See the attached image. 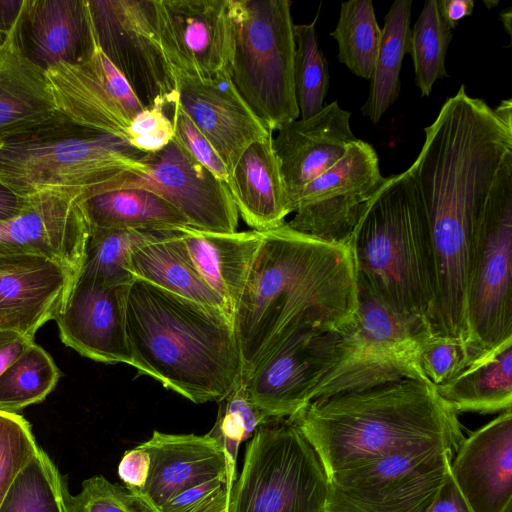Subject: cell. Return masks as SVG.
<instances>
[{
  "label": "cell",
  "mask_w": 512,
  "mask_h": 512,
  "mask_svg": "<svg viewBox=\"0 0 512 512\" xmlns=\"http://www.w3.org/2000/svg\"><path fill=\"white\" fill-rule=\"evenodd\" d=\"M149 472L150 455L141 444L127 450L118 465L119 478L132 497L145 488Z\"/></svg>",
  "instance_id": "cell-45"
},
{
  "label": "cell",
  "mask_w": 512,
  "mask_h": 512,
  "mask_svg": "<svg viewBox=\"0 0 512 512\" xmlns=\"http://www.w3.org/2000/svg\"><path fill=\"white\" fill-rule=\"evenodd\" d=\"M77 199L60 193L30 197L20 213L0 221V256H45L79 274L89 225Z\"/></svg>",
  "instance_id": "cell-20"
},
{
  "label": "cell",
  "mask_w": 512,
  "mask_h": 512,
  "mask_svg": "<svg viewBox=\"0 0 512 512\" xmlns=\"http://www.w3.org/2000/svg\"><path fill=\"white\" fill-rule=\"evenodd\" d=\"M219 403L217 418L207 433L223 451L226 462V484L230 495L237 479V454L242 442L249 440L257 428L270 419L249 399L246 387L240 383Z\"/></svg>",
  "instance_id": "cell-38"
},
{
  "label": "cell",
  "mask_w": 512,
  "mask_h": 512,
  "mask_svg": "<svg viewBox=\"0 0 512 512\" xmlns=\"http://www.w3.org/2000/svg\"><path fill=\"white\" fill-rule=\"evenodd\" d=\"M68 512H143L121 485L95 475L82 483L81 491L69 497Z\"/></svg>",
  "instance_id": "cell-42"
},
{
  "label": "cell",
  "mask_w": 512,
  "mask_h": 512,
  "mask_svg": "<svg viewBox=\"0 0 512 512\" xmlns=\"http://www.w3.org/2000/svg\"><path fill=\"white\" fill-rule=\"evenodd\" d=\"M223 491H228L226 478L220 476L183 490L164 503L159 512H181Z\"/></svg>",
  "instance_id": "cell-46"
},
{
  "label": "cell",
  "mask_w": 512,
  "mask_h": 512,
  "mask_svg": "<svg viewBox=\"0 0 512 512\" xmlns=\"http://www.w3.org/2000/svg\"><path fill=\"white\" fill-rule=\"evenodd\" d=\"M429 332L426 322L396 314L358 285L353 321L327 332V368L312 400L401 379L429 382L418 365Z\"/></svg>",
  "instance_id": "cell-8"
},
{
  "label": "cell",
  "mask_w": 512,
  "mask_h": 512,
  "mask_svg": "<svg viewBox=\"0 0 512 512\" xmlns=\"http://www.w3.org/2000/svg\"><path fill=\"white\" fill-rule=\"evenodd\" d=\"M435 387L456 413L511 409L512 338L475 357L455 377Z\"/></svg>",
  "instance_id": "cell-30"
},
{
  "label": "cell",
  "mask_w": 512,
  "mask_h": 512,
  "mask_svg": "<svg viewBox=\"0 0 512 512\" xmlns=\"http://www.w3.org/2000/svg\"><path fill=\"white\" fill-rule=\"evenodd\" d=\"M160 41L172 71L212 78L228 70L231 0H156Z\"/></svg>",
  "instance_id": "cell-16"
},
{
  "label": "cell",
  "mask_w": 512,
  "mask_h": 512,
  "mask_svg": "<svg viewBox=\"0 0 512 512\" xmlns=\"http://www.w3.org/2000/svg\"><path fill=\"white\" fill-rule=\"evenodd\" d=\"M385 181L376 150L357 139L333 167L289 196L295 215L287 225L324 241L348 245Z\"/></svg>",
  "instance_id": "cell-13"
},
{
  "label": "cell",
  "mask_w": 512,
  "mask_h": 512,
  "mask_svg": "<svg viewBox=\"0 0 512 512\" xmlns=\"http://www.w3.org/2000/svg\"><path fill=\"white\" fill-rule=\"evenodd\" d=\"M457 414L433 384L401 379L318 397L288 419L329 476L419 448L456 451L465 438Z\"/></svg>",
  "instance_id": "cell-3"
},
{
  "label": "cell",
  "mask_w": 512,
  "mask_h": 512,
  "mask_svg": "<svg viewBox=\"0 0 512 512\" xmlns=\"http://www.w3.org/2000/svg\"><path fill=\"white\" fill-rule=\"evenodd\" d=\"M326 333L297 328L243 383L249 399L267 419L290 418L312 401L327 367Z\"/></svg>",
  "instance_id": "cell-17"
},
{
  "label": "cell",
  "mask_w": 512,
  "mask_h": 512,
  "mask_svg": "<svg viewBox=\"0 0 512 512\" xmlns=\"http://www.w3.org/2000/svg\"><path fill=\"white\" fill-rule=\"evenodd\" d=\"M262 239L233 313L242 382L294 330L333 332L358 307L351 249L290 228L261 231Z\"/></svg>",
  "instance_id": "cell-2"
},
{
  "label": "cell",
  "mask_w": 512,
  "mask_h": 512,
  "mask_svg": "<svg viewBox=\"0 0 512 512\" xmlns=\"http://www.w3.org/2000/svg\"><path fill=\"white\" fill-rule=\"evenodd\" d=\"M454 452L419 448L333 473L326 512H425L450 471Z\"/></svg>",
  "instance_id": "cell-11"
},
{
  "label": "cell",
  "mask_w": 512,
  "mask_h": 512,
  "mask_svg": "<svg viewBox=\"0 0 512 512\" xmlns=\"http://www.w3.org/2000/svg\"><path fill=\"white\" fill-rule=\"evenodd\" d=\"M77 275L45 256H0V329L34 338L55 320Z\"/></svg>",
  "instance_id": "cell-21"
},
{
  "label": "cell",
  "mask_w": 512,
  "mask_h": 512,
  "mask_svg": "<svg viewBox=\"0 0 512 512\" xmlns=\"http://www.w3.org/2000/svg\"><path fill=\"white\" fill-rule=\"evenodd\" d=\"M11 34L22 55L44 71L81 63L97 47L87 0H23Z\"/></svg>",
  "instance_id": "cell-22"
},
{
  "label": "cell",
  "mask_w": 512,
  "mask_h": 512,
  "mask_svg": "<svg viewBox=\"0 0 512 512\" xmlns=\"http://www.w3.org/2000/svg\"><path fill=\"white\" fill-rule=\"evenodd\" d=\"M467 320L472 359L512 338V153L502 162L474 226Z\"/></svg>",
  "instance_id": "cell-10"
},
{
  "label": "cell",
  "mask_w": 512,
  "mask_h": 512,
  "mask_svg": "<svg viewBox=\"0 0 512 512\" xmlns=\"http://www.w3.org/2000/svg\"><path fill=\"white\" fill-rule=\"evenodd\" d=\"M46 75L58 111L79 126L127 140L130 121L145 108L98 45L87 60L58 63Z\"/></svg>",
  "instance_id": "cell-15"
},
{
  "label": "cell",
  "mask_w": 512,
  "mask_h": 512,
  "mask_svg": "<svg viewBox=\"0 0 512 512\" xmlns=\"http://www.w3.org/2000/svg\"><path fill=\"white\" fill-rule=\"evenodd\" d=\"M166 107L163 103H155L130 121L127 140L132 147L143 153H153L172 141L174 127L165 112Z\"/></svg>",
  "instance_id": "cell-44"
},
{
  "label": "cell",
  "mask_w": 512,
  "mask_h": 512,
  "mask_svg": "<svg viewBox=\"0 0 512 512\" xmlns=\"http://www.w3.org/2000/svg\"><path fill=\"white\" fill-rule=\"evenodd\" d=\"M29 198H21L0 184V221L20 213Z\"/></svg>",
  "instance_id": "cell-51"
},
{
  "label": "cell",
  "mask_w": 512,
  "mask_h": 512,
  "mask_svg": "<svg viewBox=\"0 0 512 512\" xmlns=\"http://www.w3.org/2000/svg\"><path fill=\"white\" fill-rule=\"evenodd\" d=\"M407 169L422 205L434 262V317L448 324L467 317L472 234L505 157L512 153V101L496 108L461 85L425 129Z\"/></svg>",
  "instance_id": "cell-1"
},
{
  "label": "cell",
  "mask_w": 512,
  "mask_h": 512,
  "mask_svg": "<svg viewBox=\"0 0 512 512\" xmlns=\"http://www.w3.org/2000/svg\"><path fill=\"white\" fill-rule=\"evenodd\" d=\"M87 5L97 45L143 106L171 107L176 84L160 41L156 0H87Z\"/></svg>",
  "instance_id": "cell-12"
},
{
  "label": "cell",
  "mask_w": 512,
  "mask_h": 512,
  "mask_svg": "<svg viewBox=\"0 0 512 512\" xmlns=\"http://www.w3.org/2000/svg\"><path fill=\"white\" fill-rule=\"evenodd\" d=\"M425 512H472L452 479L450 471Z\"/></svg>",
  "instance_id": "cell-47"
},
{
  "label": "cell",
  "mask_w": 512,
  "mask_h": 512,
  "mask_svg": "<svg viewBox=\"0 0 512 512\" xmlns=\"http://www.w3.org/2000/svg\"><path fill=\"white\" fill-rule=\"evenodd\" d=\"M22 3L23 0H0V45L12 30Z\"/></svg>",
  "instance_id": "cell-50"
},
{
  "label": "cell",
  "mask_w": 512,
  "mask_h": 512,
  "mask_svg": "<svg viewBox=\"0 0 512 512\" xmlns=\"http://www.w3.org/2000/svg\"><path fill=\"white\" fill-rule=\"evenodd\" d=\"M130 271L135 279L204 305L223 309L230 315L223 300L196 271L179 230L171 231L165 237L135 249L130 258Z\"/></svg>",
  "instance_id": "cell-31"
},
{
  "label": "cell",
  "mask_w": 512,
  "mask_h": 512,
  "mask_svg": "<svg viewBox=\"0 0 512 512\" xmlns=\"http://www.w3.org/2000/svg\"><path fill=\"white\" fill-rule=\"evenodd\" d=\"M471 361L469 346L459 339L429 332L420 342L418 365L424 377L434 386L455 377Z\"/></svg>",
  "instance_id": "cell-41"
},
{
  "label": "cell",
  "mask_w": 512,
  "mask_h": 512,
  "mask_svg": "<svg viewBox=\"0 0 512 512\" xmlns=\"http://www.w3.org/2000/svg\"><path fill=\"white\" fill-rule=\"evenodd\" d=\"M145 153L126 139L79 126L64 115L0 143V184L21 198L78 197L123 172L143 171Z\"/></svg>",
  "instance_id": "cell-6"
},
{
  "label": "cell",
  "mask_w": 512,
  "mask_h": 512,
  "mask_svg": "<svg viewBox=\"0 0 512 512\" xmlns=\"http://www.w3.org/2000/svg\"><path fill=\"white\" fill-rule=\"evenodd\" d=\"M143 162V171L123 172L90 188L146 189L169 202L190 227L222 233L236 231L239 214L228 186L175 138L163 149L145 153Z\"/></svg>",
  "instance_id": "cell-14"
},
{
  "label": "cell",
  "mask_w": 512,
  "mask_h": 512,
  "mask_svg": "<svg viewBox=\"0 0 512 512\" xmlns=\"http://www.w3.org/2000/svg\"><path fill=\"white\" fill-rule=\"evenodd\" d=\"M412 0H396L384 19L381 39L366 102L361 108L364 116L377 124L397 100L400 90V71L410 32Z\"/></svg>",
  "instance_id": "cell-32"
},
{
  "label": "cell",
  "mask_w": 512,
  "mask_h": 512,
  "mask_svg": "<svg viewBox=\"0 0 512 512\" xmlns=\"http://www.w3.org/2000/svg\"><path fill=\"white\" fill-rule=\"evenodd\" d=\"M141 445L150 455V472L145 488L133 498L143 512H159L183 490L220 476L226 478L223 451L207 434L155 430Z\"/></svg>",
  "instance_id": "cell-25"
},
{
  "label": "cell",
  "mask_w": 512,
  "mask_h": 512,
  "mask_svg": "<svg viewBox=\"0 0 512 512\" xmlns=\"http://www.w3.org/2000/svg\"><path fill=\"white\" fill-rule=\"evenodd\" d=\"M173 73L179 105L230 173L248 146L273 135L242 99L228 70L207 79Z\"/></svg>",
  "instance_id": "cell-19"
},
{
  "label": "cell",
  "mask_w": 512,
  "mask_h": 512,
  "mask_svg": "<svg viewBox=\"0 0 512 512\" xmlns=\"http://www.w3.org/2000/svg\"><path fill=\"white\" fill-rule=\"evenodd\" d=\"M437 3L443 21L451 30L474 9L473 0H437Z\"/></svg>",
  "instance_id": "cell-49"
},
{
  "label": "cell",
  "mask_w": 512,
  "mask_h": 512,
  "mask_svg": "<svg viewBox=\"0 0 512 512\" xmlns=\"http://www.w3.org/2000/svg\"><path fill=\"white\" fill-rule=\"evenodd\" d=\"M272 142L271 135L248 146L227 183L238 214L256 231L282 225L291 213L289 195Z\"/></svg>",
  "instance_id": "cell-27"
},
{
  "label": "cell",
  "mask_w": 512,
  "mask_h": 512,
  "mask_svg": "<svg viewBox=\"0 0 512 512\" xmlns=\"http://www.w3.org/2000/svg\"><path fill=\"white\" fill-rule=\"evenodd\" d=\"M39 448L31 425L23 416L0 410V501Z\"/></svg>",
  "instance_id": "cell-40"
},
{
  "label": "cell",
  "mask_w": 512,
  "mask_h": 512,
  "mask_svg": "<svg viewBox=\"0 0 512 512\" xmlns=\"http://www.w3.org/2000/svg\"><path fill=\"white\" fill-rule=\"evenodd\" d=\"M328 475L288 418L270 419L246 446L227 512H326Z\"/></svg>",
  "instance_id": "cell-9"
},
{
  "label": "cell",
  "mask_w": 512,
  "mask_h": 512,
  "mask_svg": "<svg viewBox=\"0 0 512 512\" xmlns=\"http://www.w3.org/2000/svg\"><path fill=\"white\" fill-rule=\"evenodd\" d=\"M171 108L174 138L197 162L227 185L230 177L229 170L208 139L181 108L176 97Z\"/></svg>",
  "instance_id": "cell-43"
},
{
  "label": "cell",
  "mask_w": 512,
  "mask_h": 512,
  "mask_svg": "<svg viewBox=\"0 0 512 512\" xmlns=\"http://www.w3.org/2000/svg\"><path fill=\"white\" fill-rule=\"evenodd\" d=\"M46 71L22 55L11 31L0 45V143L60 116Z\"/></svg>",
  "instance_id": "cell-26"
},
{
  "label": "cell",
  "mask_w": 512,
  "mask_h": 512,
  "mask_svg": "<svg viewBox=\"0 0 512 512\" xmlns=\"http://www.w3.org/2000/svg\"><path fill=\"white\" fill-rule=\"evenodd\" d=\"M330 35L337 41L339 61L353 74L370 80L381 39L373 2L350 0L341 3L336 28Z\"/></svg>",
  "instance_id": "cell-35"
},
{
  "label": "cell",
  "mask_w": 512,
  "mask_h": 512,
  "mask_svg": "<svg viewBox=\"0 0 512 512\" xmlns=\"http://www.w3.org/2000/svg\"><path fill=\"white\" fill-rule=\"evenodd\" d=\"M130 366L196 404L242 383L233 318L223 309L134 279L126 300Z\"/></svg>",
  "instance_id": "cell-4"
},
{
  "label": "cell",
  "mask_w": 512,
  "mask_h": 512,
  "mask_svg": "<svg viewBox=\"0 0 512 512\" xmlns=\"http://www.w3.org/2000/svg\"><path fill=\"white\" fill-rule=\"evenodd\" d=\"M452 40V30L443 21L437 0H427L410 28L407 53L410 54L415 74V85L422 96H429L439 78L448 77L445 58Z\"/></svg>",
  "instance_id": "cell-37"
},
{
  "label": "cell",
  "mask_w": 512,
  "mask_h": 512,
  "mask_svg": "<svg viewBox=\"0 0 512 512\" xmlns=\"http://www.w3.org/2000/svg\"><path fill=\"white\" fill-rule=\"evenodd\" d=\"M289 0H231V80L272 133L300 116L294 87V23Z\"/></svg>",
  "instance_id": "cell-7"
},
{
  "label": "cell",
  "mask_w": 512,
  "mask_h": 512,
  "mask_svg": "<svg viewBox=\"0 0 512 512\" xmlns=\"http://www.w3.org/2000/svg\"><path fill=\"white\" fill-rule=\"evenodd\" d=\"M179 232L196 271L233 318L261 243V231L222 233L187 226Z\"/></svg>",
  "instance_id": "cell-28"
},
{
  "label": "cell",
  "mask_w": 512,
  "mask_h": 512,
  "mask_svg": "<svg viewBox=\"0 0 512 512\" xmlns=\"http://www.w3.org/2000/svg\"><path fill=\"white\" fill-rule=\"evenodd\" d=\"M450 474L472 512H512L511 409L464 438Z\"/></svg>",
  "instance_id": "cell-23"
},
{
  "label": "cell",
  "mask_w": 512,
  "mask_h": 512,
  "mask_svg": "<svg viewBox=\"0 0 512 512\" xmlns=\"http://www.w3.org/2000/svg\"><path fill=\"white\" fill-rule=\"evenodd\" d=\"M350 117L333 101L317 114L277 130L272 144L289 196L333 167L358 139Z\"/></svg>",
  "instance_id": "cell-24"
},
{
  "label": "cell",
  "mask_w": 512,
  "mask_h": 512,
  "mask_svg": "<svg viewBox=\"0 0 512 512\" xmlns=\"http://www.w3.org/2000/svg\"><path fill=\"white\" fill-rule=\"evenodd\" d=\"M317 17L308 24H294V87L301 119L317 114L329 89L328 62L319 48Z\"/></svg>",
  "instance_id": "cell-39"
},
{
  "label": "cell",
  "mask_w": 512,
  "mask_h": 512,
  "mask_svg": "<svg viewBox=\"0 0 512 512\" xmlns=\"http://www.w3.org/2000/svg\"><path fill=\"white\" fill-rule=\"evenodd\" d=\"M170 232L89 228L79 274L108 286L130 285L135 279L130 271L132 252Z\"/></svg>",
  "instance_id": "cell-33"
},
{
  "label": "cell",
  "mask_w": 512,
  "mask_h": 512,
  "mask_svg": "<svg viewBox=\"0 0 512 512\" xmlns=\"http://www.w3.org/2000/svg\"><path fill=\"white\" fill-rule=\"evenodd\" d=\"M348 246L360 287L396 314L429 326L433 254L425 214L407 170L386 177Z\"/></svg>",
  "instance_id": "cell-5"
},
{
  "label": "cell",
  "mask_w": 512,
  "mask_h": 512,
  "mask_svg": "<svg viewBox=\"0 0 512 512\" xmlns=\"http://www.w3.org/2000/svg\"><path fill=\"white\" fill-rule=\"evenodd\" d=\"M69 497L58 468L39 448L9 485L0 512H68Z\"/></svg>",
  "instance_id": "cell-34"
},
{
  "label": "cell",
  "mask_w": 512,
  "mask_h": 512,
  "mask_svg": "<svg viewBox=\"0 0 512 512\" xmlns=\"http://www.w3.org/2000/svg\"><path fill=\"white\" fill-rule=\"evenodd\" d=\"M59 377L52 357L34 342L0 375V410L17 413L42 402Z\"/></svg>",
  "instance_id": "cell-36"
},
{
  "label": "cell",
  "mask_w": 512,
  "mask_h": 512,
  "mask_svg": "<svg viewBox=\"0 0 512 512\" xmlns=\"http://www.w3.org/2000/svg\"><path fill=\"white\" fill-rule=\"evenodd\" d=\"M77 200L89 228L173 231L190 226L169 202L142 188H89Z\"/></svg>",
  "instance_id": "cell-29"
},
{
  "label": "cell",
  "mask_w": 512,
  "mask_h": 512,
  "mask_svg": "<svg viewBox=\"0 0 512 512\" xmlns=\"http://www.w3.org/2000/svg\"><path fill=\"white\" fill-rule=\"evenodd\" d=\"M130 285L108 286L78 274L55 318L62 343L97 362L130 365L126 333Z\"/></svg>",
  "instance_id": "cell-18"
},
{
  "label": "cell",
  "mask_w": 512,
  "mask_h": 512,
  "mask_svg": "<svg viewBox=\"0 0 512 512\" xmlns=\"http://www.w3.org/2000/svg\"><path fill=\"white\" fill-rule=\"evenodd\" d=\"M33 343V337L0 329V375Z\"/></svg>",
  "instance_id": "cell-48"
}]
</instances>
